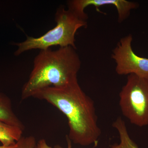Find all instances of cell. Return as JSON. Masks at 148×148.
Wrapping results in <instances>:
<instances>
[{"instance_id":"cell-10","label":"cell","mask_w":148,"mask_h":148,"mask_svg":"<svg viewBox=\"0 0 148 148\" xmlns=\"http://www.w3.org/2000/svg\"><path fill=\"white\" fill-rule=\"evenodd\" d=\"M36 144V138L33 136H22L16 143L17 148H35Z\"/></svg>"},{"instance_id":"cell-12","label":"cell","mask_w":148,"mask_h":148,"mask_svg":"<svg viewBox=\"0 0 148 148\" xmlns=\"http://www.w3.org/2000/svg\"><path fill=\"white\" fill-rule=\"evenodd\" d=\"M66 140H67V147L66 148H72V142L70 140L69 137H68L67 135H66ZM54 148H64L59 145H56L54 146Z\"/></svg>"},{"instance_id":"cell-8","label":"cell","mask_w":148,"mask_h":148,"mask_svg":"<svg viewBox=\"0 0 148 148\" xmlns=\"http://www.w3.org/2000/svg\"><path fill=\"white\" fill-rule=\"evenodd\" d=\"M23 131L19 127L0 121V142L5 146L15 145L22 137Z\"/></svg>"},{"instance_id":"cell-13","label":"cell","mask_w":148,"mask_h":148,"mask_svg":"<svg viewBox=\"0 0 148 148\" xmlns=\"http://www.w3.org/2000/svg\"><path fill=\"white\" fill-rule=\"evenodd\" d=\"M0 148H17V144L16 143L15 145L10 146H5L2 145H0Z\"/></svg>"},{"instance_id":"cell-4","label":"cell","mask_w":148,"mask_h":148,"mask_svg":"<svg viewBox=\"0 0 148 148\" xmlns=\"http://www.w3.org/2000/svg\"><path fill=\"white\" fill-rule=\"evenodd\" d=\"M119 106L123 115L132 124L148 125V76H127L119 93Z\"/></svg>"},{"instance_id":"cell-9","label":"cell","mask_w":148,"mask_h":148,"mask_svg":"<svg viewBox=\"0 0 148 148\" xmlns=\"http://www.w3.org/2000/svg\"><path fill=\"white\" fill-rule=\"evenodd\" d=\"M112 126L119 134L120 143L112 145L108 148H139L130 138L125 122L121 117H118L114 122Z\"/></svg>"},{"instance_id":"cell-1","label":"cell","mask_w":148,"mask_h":148,"mask_svg":"<svg viewBox=\"0 0 148 148\" xmlns=\"http://www.w3.org/2000/svg\"><path fill=\"white\" fill-rule=\"evenodd\" d=\"M33 97L46 101L66 116L69 128L67 136L72 143L87 146L98 142L101 130L94 102L77 79L63 87L46 88Z\"/></svg>"},{"instance_id":"cell-6","label":"cell","mask_w":148,"mask_h":148,"mask_svg":"<svg viewBox=\"0 0 148 148\" xmlns=\"http://www.w3.org/2000/svg\"><path fill=\"white\" fill-rule=\"evenodd\" d=\"M113 5L118 12V21L121 23L128 18L130 12L138 7L135 2L126 0H71L68 2V9L80 18L87 21L88 15L85 12V9L89 6H93L96 10L102 6Z\"/></svg>"},{"instance_id":"cell-7","label":"cell","mask_w":148,"mask_h":148,"mask_svg":"<svg viewBox=\"0 0 148 148\" xmlns=\"http://www.w3.org/2000/svg\"><path fill=\"white\" fill-rule=\"evenodd\" d=\"M0 121L17 126L24 130L25 126L18 119L12 109L10 98L0 92Z\"/></svg>"},{"instance_id":"cell-11","label":"cell","mask_w":148,"mask_h":148,"mask_svg":"<svg viewBox=\"0 0 148 148\" xmlns=\"http://www.w3.org/2000/svg\"><path fill=\"white\" fill-rule=\"evenodd\" d=\"M35 148H52L48 145L45 139H42L39 140L37 143Z\"/></svg>"},{"instance_id":"cell-3","label":"cell","mask_w":148,"mask_h":148,"mask_svg":"<svg viewBox=\"0 0 148 148\" xmlns=\"http://www.w3.org/2000/svg\"><path fill=\"white\" fill-rule=\"evenodd\" d=\"M55 20V27L44 34L37 38L27 36L25 40L14 43V45L17 47L14 55L18 56L33 49L45 50L53 46H71L76 48V34L80 28L86 27L87 21L63 6L60 7L56 10Z\"/></svg>"},{"instance_id":"cell-2","label":"cell","mask_w":148,"mask_h":148,"mask_svg":"<svg viewBox=\"0 0 148 148\" xmlns=\"http://www.w3.org/2000/svg\"><path fill=\"white\" fill-rule=\"evenodd\" d=\"M81 66L76 48L73 47L40 50L29 79L22 88L21 99L33 97L46 88L63 87L77 79Z\"/></svg>"},{"instance_id":"cell-5","label":"cell","mask_w":148,"mask_h":148,"mask_svg":"<svg viewBox=\"0 0 148 148\" xmlns=\"http://www.w3.org/2000/svg\"><path fill=\"white\" fill-rule=\"evenodd\" d=\"M132 35L121 38L114 49L112 58L116 64V72L121 75L135 74L148 76V58L140 57L135 53L132 47Z\"/></svg>"}]
</instances>
